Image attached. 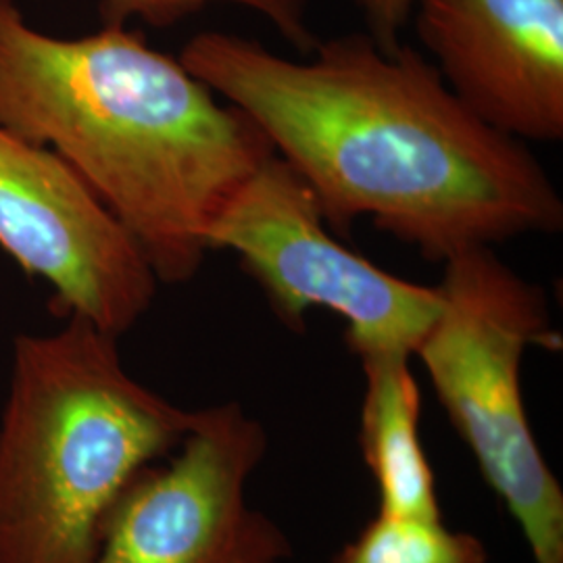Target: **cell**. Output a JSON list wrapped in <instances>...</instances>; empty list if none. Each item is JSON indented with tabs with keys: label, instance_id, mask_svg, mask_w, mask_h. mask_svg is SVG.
<instances>
[{
	"label": "cell",
	"instance_id": "cell-1",
	"mask_svg": "<svg viewBox=\"0 0 563 563\" xmlns=\"http://www.w3.org/2000/svg\"><path fill=\"white\" fill-rule=\"evenodd\" d=\"M178 59L260 125L332 232L367 218L444 263L563 228L560 190L528 144L481 120L409 44L386 51L355 32L286 59L246 36L201 32Z\"/></svg>",
	"mask_w": 563,
	"mask_h": 563
},
{
	"label": "cell",
	"instance_id": "cell-2",
	"mask_svg": "<svg viewBox=\"0 0 563 563\" xmlns=\"http://www.w3.org/2000/svg\"><path fill=\"white\" fill-rule=\"evenodd\" d=\"M0 125L57 153L139 242L162 284L192 280L209 230L272 142L141 30L46 34L0 0Z\"/></svg>",
	"mask_w": 563,
	"mask_h": 563
},
{
	"label": "cell",
	"instance_id": "cell-3",
	"mask_svg": "<svg viewBox=\"0 0 563 563\" xmlns=\"http://www.w3.org/2000/svg\"><path fill=\"white\" fill-rule=\"evenodd\" d=\"M118 336L81 318L13 342L0 418V563H90L102 522L195 411L128 374Z\"/></svg>",
	"mask_w": 563,
	"mask_h": 563
},
{
	"label": "cell",
	"instance_id": "cell-4",
	"mask_svg": "<svg viewBox=\"0 0 563 563\" xmlns=\"http://www.w3.org/2000/svg\"><path fill=\"white\" fill-rule=\"evenodd\" d=\"M437 288L439 313L413 357L534 563H563V490L532 434L522 390L526 351L560 346L543 288L493 246L446 260Z\"/></svg>",
	"mask_w": 563,
	"mask_h": 563
},
{
	"label": "cell",
	"instance_id": "cell-5",
	"mask_svg": "<svg viewBox=\"0 0 563 563\" xmlns=\"http://www.w3.org/2000/svg\"><path fill=\"white\" fill-rule=\"evenodd\" d=\"M209 251H232L288 330L320 307L346 323V344L369 355L413 357L441 305L437 286L402 280L334 239L309 184L272 155L225 202Z\"/></svg>",
	"mask_w": 563,
	"mask_h": 563
},
{
	"label": "cell",
	"instance_id": "cell-6",
	"mask_svg": "<svg viewBox=\"0 0 563 563\" xmlns=\"http://www.w3.org/2000/svg\"><path fill=\"white\" fill-rule=\"evenodd\" d=\"M267 451L241 402L195 411L162 467H144L102 522L90 563H284L280 526L246 499Z\"/></svg>",
	"mask_w": 563,
	"mask_h": 563
},
{
	"label": "cell",
	"instance_id": "cell-7",
	"mask_svg": "<svg viewBox=\"0 0 563 563\" xmlns=\"http://www.w3.org/2000/svg\"><path fill=\"white\" fill-rule=\"evenodd\" d=\"M0 251L51 288L59 318L120 339L155 301L139 242L51 148L0 125Z\"/></svg>",
	"mask_w": 563,
	"mask_h": 563
},
{
	"label": "cell",
	"instance_id": "cell-8",
	"mask_svg": "<svg viewBox=\"0 0 563 563\" xmlns=\"http://www.w3.org/2000/svg\"><path fill=\"white\" fill-rule=\"evenodd\" d=\"M418 38L481 120L563 141V0H411Z\"/></svg>",
	"mask_w": 563,
	"mask_h": 563
},
{
	"label": "cell",
	"instance_id": "cell-9",
	"mask_svg": "<svg viewBox=\"0 0 563 563\" xmlns=\"http://www.w3.org/2000/svg\"><path fill=\"white\" fill-rule=\"evenodd\" d=\"M360 362L365 376L360 443L378 486L380 511L441 518L434 474L420 439L422 397L411 357L384 353Z\"/></svg>",
	"mask_w": 563,
	"mask_h": 563
},
{
	"label": "cell",
	"instance_id": "cell-10",
	"mask_svg": "<svg viewBox=\"0 0 563 563\" xmlns=\"http://www.w3.org/2000/svg\"><path fill=\"white\" fill-rule=\"evenodd\" d=\"M484 544L455 532L441 518L380 511L346 544L334 563H486Z\"/></svg>",
	"mask_w": 563,
	"mask_h": 563
},
{
	"label": "cell",
	"instance_id": "cell-11",
	"mask_svg": "<svg viewBox=\"0 0 563 563\" xmlns=\"http://www.w3.org/2000/svg\"><path fill=\"white\" fill-rule=\"evenodd\" d=\"M211 4H236L260 13L302 57L318 44L307 0H99V15L102 25L141 21L151 27H172Z\"/></svg>",
	"mask_w": 563,
	"mask_h": 563
},
{
	"label": "cell",
	"instance_id": "cell-12",
	"mask_svg": "<svg viewBox=\"0 0 563 563\" xmlns=\"http://www.w3.org/2000/svg\"><path fill=\"white\" fill-rule=\"evenodd\" d=\"M362 11L367 34L386 51L397 48L411 20V0H353Z\"/></svg>",
	"mask_w": 563,
	"mask_h": 563
}]
</instances>
